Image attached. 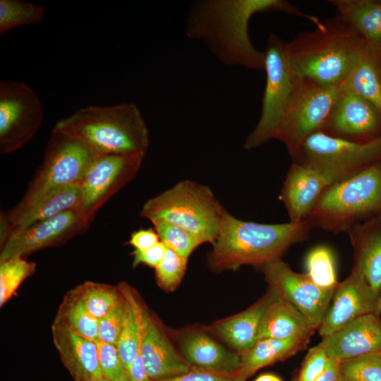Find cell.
<instances>
[{
	"mask_svg": "<svg viewBox=\"0 0 381 381\" xmlns=\"http://www.w3.org/2000/svg\"><path fill=\"white\" fill-rule=\"evenodd\" d=\"M118 288L125 297L126 309L123 326L116 346L123 363L128 370L131 363L140 350L142 306L128 285L121 284Z\"/></svg>",
	"mask_w": 381,
	"mask_h": 381,
	"instance_id": "29",
	"label": "cell"
},
{
	"mask_svg": "<svg viewBox=\"0 0 381 381\" xmlns=\"http://www.w3.org/2000/svg\"><path fill=\"white\" fill-rule=\"evenodd\" d=\"M340 361L332 359L328 368L314 381H341Z\"/></svg>",
	"mask_w": 381,
	"mask_h": 381,
	"instance_id": "45",
	"label": "cell"
},
{
	"mask_svg": "<svg viewBox=\"0 0 381 381\" xmlns=\"http://www.w3.org/2000/svg\"><path fill=\"white\" fill-rule=\"evenodd\" d=\"M354 251V265L370 288L381 295V219L374 217L347 231Z\"/></svg>",
	"mask_w": 381,
	"mask_h": 381,
	"instance_id": "22",
	"label": "cell"
},
{
	"mask_svg": "<svg viewBox=\"0 0 381 381\" xmlns=\"http://www.w3.org/2000/svg\"><path fill=\"white\" fill-rule=\"evenodd\" d=\"M95 342L103 377L110 381H129L128 370L121 361L116 345L99 339Z\"/></svg>",
	"mask_w": 381,
	"mask_h": 381,
	"instance_id": "38",
	"label": "cell"
},
{
	"mask_svg": "<svg viewBox=\"0 0 381 381\" xmlns=\"http://www.w3.org/2000/svg\"><path fill=\"white\" fill-rule=\"evenodd\" d=\"M226 211L207 186L185 180L148 200L140 215L162 221L193 234L201 243L215 241Z\"/></svg>",
	"mask_w": 381,
	"mask_h": 381,
	"instance_id": "6",
	"label": "cell"
},
{
	"mask_svg": "<svg viewBox=\"0 0 381 381\" xmlns=\"http://www.w3.org/2000/svg\"><path fill=\"white\" fill-rule=\"evenodd\" d=\"M121 292V291H120ZM126 299L121 296L110 310L99 320L98 339L116 345L119 339L125 315Z\"/></svg>",
	"mask_w": 381,
	"mask_h": 381,
	"instance_id": "39",
	"label": "cell"
},
{
	"mask_svg": "<svg viewBox=\"0 0 381 381\" xmlns=\"http://www.w3.org/2000/svg\"><path fill=\"white\" fill-rule=\"evenodd\" d=\"M54 346L74 381H93L102 377L95 341L53 325Z\"/></svg>",
	"mask_w": 381,
	"mask_h": 381,
	"instance_id": "20",
	"label": "cell"
},
{
	"mask_svg": "<svg viewBox=\"0 0 381 381\" xmlns=\"http://www.w3.org/2000/svg\"><path fill=\"white\" fill-rule=\"evenodd\" d=\"M160 241L180 256L188 259L200 241L188 231L162 221L152 222Z\"/></svg>",
	"mask_w": 381,
	"mask_h": 381,
	"instance_id": "35",
	"label": "cell"
},
{
	"mask_svg": "<svg viewBox=\"0 0 381 381\" xmlns=\"http://www.w3.org/2000/svg\"><path fill=\"white\" fill-rule=\"evenodd\" d=\"M53 131L83 142L99 155H145L150 145L147 126L133 103L86 107L59 121Z\"/></svg>",
	"mask_w": 381,
	"mask_h": 381,
	"instance_id": "4",
	"label": "cell"
},
{
	"mask_svg": "<svg viewBox=\"0 0 381 381\" xmlns=\"http://www.w3.org/2000/svg\"><path fill=\"white\" fill-rule=\"evenodd\" d=\"M269 289L294 305L312 324L320 327L335 290H325L305 274L294 272L281 258L260 267Z\"/></svg>",
	"mask_w": 381,
	"mask_h": 381,
	"instance_id": "13",
	"label": "cell"
},
{
	"mask_svg": "<svg viewBox=\"0 0 381 381\" xmlns=\"http://www.w3.org/2000/svg\"><path fill=\"white\" fill-rule=\"evenodd\" d=\"M306 275L320 288L335 290L337 281L334 255L327 246H318L312 248L305 260Z\"/></svg>",
	"mask_w": 381,
	"mask_h": 381,
	"instance_id": "31",
	"label": "cell"
},
{
	"mask_svg": "<svg viewBox=\"0 0 381 381\" xmlns=\"http://www.w3.org/2000/svg\"><path fill=\"white\" fill-rule=\"evenodd\" d=\"M321 132L354 142L372 141L381 137V115L343 83Z\"/></svg>",
	"mask_w": 381,
	"mask_h": 381,
	"instance_id": "14",
	"label": "cell"
},
{
	"mask_svg": "<svg viewBox=\"0 0 381 381\" xmlns=\"http://www.w3.org/2000/svg\"><path fill=\"white\" fill-rule=\"evenodd\" d=\"M98 156L83 142L52 131L41 165L22 199L8 212H20L52 191L80 184Z\"/></svg>",
	"mask_w": 381,
	"mask_h": 381,
	"instance_id": "7",
	"label": "cell"
},
{
	"mask_svg": "<svg viewBox=\"0 0 381 381\" xmlns=\"http://www.w3.org/2000/svg\"><path fill=\"white\" fill-rule=\"evenodd\" d=\"M151 381H246L241 372L224 373L207 368L192 366L189 371L169 379Z\"/></svg>",
	"mask_w": 381,
	"mask_h": 381,
	"instance_id": "41",
	"label": "cell"
},
{
	"mask_svg": "<svg viewBox=\"0 0 381 381\" xmlns=\"http://www.w3.org/2000/svg\"><path fill=\"white\" fill-rule=\"evenodd\" d=\"M309 339H262L250 349L240 353L241 374L246 380L258 370L283 361L303 349Z\"/></svg>",
	"mask_w": 381,
	"mask_h": 381,
	"instance_id": "28",
	"label": "cell"
},
{
	"mask_svg": "<svg viewBox=\"0 0 381 381\" xmlns=\"http://www.w3.org/2000/svg\"><path fill=\"white\" fill-rule=\"evenodd\" d=\"M87 312L98 320L104 316L121 296L119 288L87 282L73 289Z\"/></svg>",
	"mask_w": 381,
	"mask_h": 381,
	"instance_id": "32",
	"label": "cell"
},
{
	"mask_svg": "<svg viewBox=\"0 0 381 381\" xmlns=\"http://www.w3.org/2000/svg\"><path fill=\"white\" fill-rule=\"evenodd\" d=\"M93 381H110V380H108L107 379H105L104 377H100V378H97V379H95Z\"/></svg>",
	"mask_w": 381,
	"mask_h": 381,
	"instance_id": "47",
	"label": "cell"
},
{
	"mask_svg": "<svg viewBox=\"0 0 381 381\" xmlns=\"http://www.w3.org/2000/svg\"><path fill=\"white\" fill-rule=\"evenodd\" d=\"M380 218L381 219V216H380Z\"/></svg>",
	"mask_w": 381,
	"mask_h": 381,
	"instance_id": "50",
	"label": "cell"
},
{
	"mask_svg": "<svg viewBox=\"0 0 381 381\" xmlns=\"http://www.w3.org/2000/svg\"><path fill=\"white\" fill-rule=\"evenodd\" d=\"M341 85L325 87L297 78L274 138L292 159L308 138L322 131Z\"/></svg>",
	"mask_w": 381,
	"mask_h": 381,
	"instance_id": "8",
	"label": "cell"
},
{
	"mask_svg": "<svg viewBox=\"0 0 381 381\" xmlns=\"http://www.w3.org/2000/svg\"><path fill=\"white\" fill-rule=\"evenodd\" d=\"M140 353L152 380L169 379L185 374L192 365L174 349L162 329L142 306Z\"/></svg>",
	"mask_w": 381,
	"mask_h": 381,
	"instance_id": "18",
	"label": "cell"
},
{
	"mask_svg": "<svg viewBox=\"0 0 381 381\" xmlns=\"http://www.w3.org/2000/svg\"><path fill=\"white\" fill-rule=\"evenodd\" d=\"M315 330L310 322L294 305L277 294L262 318L258 340L310 339Z\"/></svg>",
	"mask_w": 381,
	"mask_h": 381,
	"instance_id": "24",
	"label": "cell"
},
{
	"mask_svg": "<svg viewBox=\"0 0 381 381\" xmlns=\"http://www.w3.org/2000/svg\"><path fill=\"white\" fill-rule=\"evenodd\" d=\"M363 39L335 16L320 20L310 31L285 42V54L294 75L318 85L334 87L347 78Z\"/></svg>",
	"mask_w": 381,
	"mask_h": 381,
	"instance_id": "2",
	"label": "cell"
},
{
	"mask_svg": "<svg viewBox=\"0 0 381 381\" xmlns=\"http://www.w3.org/2000/svg\"><path fill=\"white\" fill-rule=\"evenodd\" d=\"M277 293L268 292L244 311L215 323L214 331L240 353L253 346L258 340L263 315Z\"/></svg>",
	"mask_w": 381,
	"mask_h": 381,
	"instance_id": "25",
	"label": "cell"
},
{
	"mask_svg": "<svg viewBox=\"0 0 381 381\" xmlns=\"http://www.w3.org/2000/svg\"><path fill=\"white\" fill-rule=\"evenodd\" d=\"M88 227L75 209H72L28 226L14 229L1 244L0 260L22 257L44 248L64 243Z\"/></svg>",
	"mask_w": 381,
	"mask_h": 381,
	"instance_id": "16",
	"label": "cell"
},
{
	"mask_svg": "<svg viewBox=\"0 0 381 381\" xmlns=\"http://www.w3.org/2000/svg\"><path fill=\"white\" fill-rule=\"evenodd\" d=\"M36 264L21 256L0 260V306L5 304L16 293L21 283L35 271Z\"/></svg>",
	"mask_w": 381,
	"mask_h": 381,
	"instance_id": "34",
	"label": "cell"
},
{
	"mask_svg": "<svg viewBox=\"0 0 381 381\" xmlns=\"http://www.w3.org/2000/svg\"><path fill=\"white\" fill-rule=\"evenodd\" d=\"M319 344L330 358L339 361L365 355H381L380 316L375 314L363 315L322 338Z\"/></svg>",
	"mask_w": 381,
	"mask_h": 381,
	"instance_id": "19",
	"label": "cell"
},
{
	"mask_svg": "<svg viewBox=\"0 0 381 381\" xmlns=\"http://www.w3.org/2000/svg\"><path fill=\"white\" fill-rule=\"evenodd\" d=\"M368 314L381 315V295L373 291L353 266L348 277L337 285L318 332L325 338Z\"/></svg>",
	"mask_w": 381,
	"mask_h": 381,
	"instance_id": "17",
	"label": "cell"
},
{
	"mask_svg": "<svg viewBox=\"0 0 381 381\" xmlns=\"http://www.w3.org/2000/svg\"><path fill=\"white\" fill-rule=\"evenodd\" d=\"M292 381H300L299 377L294 378Z\"/></svg>",
	"mask_w": 381,
	"mask_h": 381,
	"instance_id": "49",
	"label": "cell"
},
{
	"mask_svg": "<svg viewBox=\"0 0 381 381\" xmlns=\"http://www.w3.org/2000/svg\"><path fill=\"white\" fill-rule=\"evenodd\" d=\"M143 155H103L92 163L80 183L75 210L90 226L99 209L129 183L138 171Z\"/></svg>",
	"mask_w": 381,
	"mask_h": 381,
	"instance_id": "11",
	"label": "cell"
},
{
	"mask_svg": "<svg viewBox=\"0 0 381 381\" xmlns=\"http://www.w3.org/2000/svg\"><path fill=\"white\" fill-rule=\"evenodd\" d=\"M187 261L188 259L167 249L162 262L155 268L158 285L166 291L175 290L184 276Z\"/></svg>",
	"mask_w": 381,
	"mask_h": 381,
	"instance_id": "37",
	"label": "cell"
},
{
	"mask_svg": "<svg viewBox=\"0 0 381 381\" xmlns=\"http://www.w3.org/2000/svg\"><path fill=\"white\" fill-rule=\"evenodd\" d=\"M267 12L301 17L315 25L320 21L286 0H205L191 7L186 32L204 42L225 65L263 70V52L252 44L249 21L256 13Z\"/></svg>",
	"mask_w": 381,
	"mask_h": 381,
	"instance_id": "1",
	"label": "cell"
},
{
	"mask_svg": "<svg viewBox=\"0 0 381 381\" xmlns=\"http://www.w3.org/2000/svg\"><path fill=\"white\" fill-rule=\"evenodd\" d=\"M264 55L266 83L258 122L246 138L243 148L251 150L274 139L297 77L285 54V42L274 33L267 39Z\"/></svg>",
	"mask_w": 381,
	"mask_h": 381,
	"instance_id": "9",
	"label": "cell"
},
{
	"mask_svg": "<svg viewBox=\"0 0 381 381\" xmlns=\"http://www.w3.org/2000/svg\"><path fill=\"white\" fill-rule=\"evenodd\" d=\"M80 194V184L66 186L45 195L18 213H1L0 236L7 238L14 229L54 217L60 213L76 209Z\"/></svg>",
	"mask_w": 381,
	"mask_h": 381,
	"instance_id": "21",
	"label": "cell"
},
{
	"mask_svg": "<svg viewBox=\"0 0 381 381\" xmlns=\"http://www.w3.org/2000/svg\"><path fill=\"white\" fill-rule=\"evenodd\" d=\"M167 249L161 241L145 250L135 249L132 253L133 256V266L136 267L140 264H145L156 268L164 259Z\"/></svg>",
	"mask_w": 381,
	"mask_h": 381,
	"instance_id": "42",
	"label": "cell"
},
{
	"mask_svg": "<svg viewBox=\"0 0 381 381\" xmlns=\"http://www.w3.org/2000/svg\"><path fill=\"white\" fill-rule=\"evenodd\" d=\"M341 381H353V380H349V379H348V378H346V377H342Z\"/></svg>",
	"mask_w": 381,
	"mask_h": 381,
	"instance_id": "48",
	"label": "cell"
},
{
	"mask_svg": "<svg viewBox=\"0 0 381 381\" xmlns=\"http://www.w3.org/2000/svg\"><path fill=\"white\" fill-rule=\"evenodd\" d=\"M381 216V162L330 186L307 220L313 227L337 234Z\"/></svg>",
	"mask_w": 381,
	"mask_h": 381,
	"instance_id": "5",
	"label": "cell"
},
{
	"mask_svg": "<svg viewBox=\"0 0 381 381\" xmlns=\"http://www.w3.org/2000/svg\"><path fill=\"white\" fill-rule=\"evenodd\" d=\"M129 381H151L145 369L140 350L128 368Z\"/></svg>",
	"mask_w": 381,
	"mask_h": 381,
	"instance_id": "44",
	"label": "cell"
},
{
	"mask_svg": "<svg viewBox=\"0 0 381 381\" xmlns=\"http://www.w3.org/2000/svg\"><path fill=\"white\" fill-rule=\"evenodd\" d=\"M350 176L332 167L294 162L286 174L279 199L290 222L307 219L320 195L330 186Z\"/></svg>",
	"mask_w": 381,
	"mask_h": 381,
	"instance_id": "15",
	"label": "cell"
},
{
	"mask_svg": "<svg viewBox=\"0 0 381 381\" xmlns=\"http://www.w3.org/2000/svg\"><path fill=\"white\" fill-rule=\"evenodd\" d=\"M254 381H282V380L278 376L274 374L266 373V374L260 375Z\"/></svg>",
	"mask_w": 381,
	"mask_h": 381,
	"instance_id": "46",
	"label": "cell"
},
{
	"mask_svg": "<svg viewBox=\"0 0 381 381\" xmlns=\"http://www.w3.org/2000/svg\"><path fill=\"white\" fill-rule=\"evenodd\" d=\"M183 356L192 365L224 373L241 370L240 354L226 349L202 332H188L181 339Z\"/></svg>",
	"mask_w": 381,
	"mask_h": 381,
	"instance_id": "23",
	"label": "cell"
},
{
	"mask_svg": "<svg viewBox=\"0 0 381 381\" xmlns=\"http://www.w3.org/2000/svg\"><path fill=\"white\" fill-rule=\"evenodd\" d=\"M293 160L333 167L351 176L381 162V137L359 143L332 137L320 131L306 140Z\"/></svg>",
	"mask_w": 381,
	"mask_h": 381,
	"instance_id": "12",
	"label": "cell"
},
{
	"mask_svg": "<svg viewBox=\"0 0 381 381\" xmlns=\"http://www.w3.org/2000/svg\"><path fill=\"white\" fill-rule=\"evenodd\" d=\"M312 228L307 219L261 224L240 220L226 212L208 255V267L217 272L243 265L260 268L281 258L291 245L305 239Z\"/></svg>",
	"mask_w": 381,
	"mask_h": 381,
	"instance_id": "3",
	"label": "cell"
},
{
	"mask_svg": "<svg viewBox=\"0 0 381 381\" xmlns=\"http://www.w3.org/2000/svg\"><path fill=\"white\" fill-rule=\"evenodd\" d=\"M43 120L42 104L34 90L22 82L0 83V152L8 154L26 145Z\"/></svg>",
	"mask_w": 381,
	"mask_h": 381,
	"instance_id": "10",
	"label": "cell"
},
{
	"mask_svg": "<svg viewBox=\"0 0 381 381\" xmlns=\"http://www.w3.org/2000/svg\"><path fill=\"white\" fill-rule=\"evenodd\" d=\"M159 241V237L155 230L142 229L131 234L129 244L136 250H143L154 246Z\"/></svg>",
	"mask_w": 381,
	"mask_h": 381,
	"instance_id": "43",
	"label": "cell"
},
{
	"mask_svg": "<svg viewBox=\"0 0 381 381\" xmlns=\"http://www.w3.org/2000/svg\"><path fill=\"white\" fill-rule=\"evenodd\" d=\"M343 377L353 381H381V355L370 354L340 361Z\"/></svg>",
	"mask_w": 381,
	"mask_h": 381,
	"instance_id": "36",
	"label": "cell"
},
{
	"mask_svg": "<svg viewBox=\"0 0 381 381\" xmlns=\"http://www.w3.org/2000/svg\"><path fill=\"white\" fill-rule=\"evenodd\" d=\"M53 325L93 341L98 339L99 320L87 312L74 290L65 296Z\"/></svg>",
	"mask_w": 381,
	"mask_h": 381,
	"instance_id": "30",
	"label": "cell"
},
{
	"mask_svg": "<svg viewBox=\"0 0 381 381\" xmlns=\"http://www.w3.org/2000/svg\"><path fill=\"white\" fill-rule=\"evenodd\" d=\"M344 83L370 102L381 115V48L363 40Z\"/></svg>",
	"mask_w": 381,
	"mask_h": 381,
	"instance_id": "26",
	"label": "cell"
},
{
	"mask_svg": "<svg viewBox=\"0 0 381 381\" xmlns=\"http://www.w3.org/2000/svg\"><path fill=\"white\" fill-rule=\"evenodd\" d=\"M46 12L43 6L21 0H0V34L21 25L37 23Z\"/></svg>",
	"mask_w": 381,
	"mask_h": 381,
	"instance_id": "33",
	"label": "cell"
},
{
	"mask_svg": "<svg viewBox=\"0 0 381 381\" xmlns=\"http://www.w3.org/2000/svg\"><path fill=\"white\" fill-rule=\"evenodd\" d=\"M336 16L348 23L365 41L381 48L380 0H329Z\"/></svg>",
	"mask_w": 381,
	"mask_h": 381,
	"instance_id": "27",
	"label": "cell"
},
{
	"mask_svg": "<svg viewBox=\"0 0 381 381\" xmlns=\"http://www.w3.org/2000/svg\"><path fill=\"white\" fill-rule=\"evenodd\" d=\"M332 361L325 349L318 345L310 348L306 354L300 375V381H314L329 366Z\"/></svg>",
	"mask_w": 381,
	"mask_h": 381,
	"instance_id": "40",
	"label": "cell"
}]
</instances>
